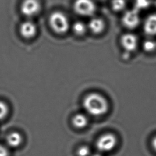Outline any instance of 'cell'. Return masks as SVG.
<instances>
[{"label":"cell","instance_id":"12","mask_svg":"<svg viewBox=\"0 0 156 156\" xmlns=\"http://www.w3.org/2000/svg\"><path fill=\"white\" fill-rule=\"evenodd\" d=\"M72 124L77 129H83L88 125V119L86 115L82 113H77L73 116Z\"/></svg>","mask_w":156,"mask_h":156},{"label":"cell","instance_id":"3","mask_svg":"<svg viewBox=\"0 0 156 156\" xmlns=\"http://www.w3.org/2000/svg\"><path fill=\"white\" fill-rule=\"evenodd\" d=\"M73 9L80 16L93 17L96 12L97 5L93 0H74Z\"/></svg>","mask_w":156,"mask_h":156},{"label":"cell","instance_id":"23","mask_svg":"<svg viewBox=\"0 0 156 156\" xmlns=\"http://www.w3.org/2000/svg\"><path fill=\"white\" fill-rule=\"evenodd\" d=\"M155 5H156V0H155Z\"/></svg>","mask_w":156,"mask_h":156},{"label":"cell","instance_id":"8","mask_svg":"<svg viewBox=\"0 0 156 156\" xmlns=\"http://www.w3.org/2000/svg\"><path fill=\"white\" fill-rule=\"evenodd\" d=\"M121 44L124 51L132 52L135 51L138 45V39L135 35L132 33H126L121 37Z\"/></svg>","mask_w":156,"mask_h":156},{"label":"cell","instance_id":"10","mask_svg":"<svg viewBox=\"0 0 156 156\" xmlns=\"http://www.w3.org/2000/svg\"><path fill=\"white\" fill-rule=\"evenodd\" d=\"M143 29L144 32L149 36L156 35V14H152L147 17Z\"/></svg>","mask_w":156,"mask_h":156},{"label":"cell","instance_id":"2","mask_svg":"<svg viewBox=\"0 0 156 156\" xmlns=\"http://www.w3.org/2000/svg\"><path fill=\"white\" fill-rule=\"evenodd\" d=\"M48 22L51 29L58 34L66 33L70 27V23L68 16L60 10L52 12L49 16Z\"/></svg>","mask_w":156,"mask_h":156},{"label":"cell","instance_id":"5","mask_svg":"<svg viewBox=\"0 0 156 156\" xmlns=\"http://www.w3.org/2000/svg\"><path fill=\"white\" fill-rule=\"evenodd\" d=\"M117 138L115 135L107 133L98 138L96 143L98 150L101 152H107L112 151L116 146Z\"/></svg>","mask_w":156,"mask_h":156},{"label":"cell","instance_id":"1","mask_svg":"<svg viewBox=\"0 0 156 156\" xmlns=\"http://www.w3.org/2000/svg\"><path fill=\"white\" fill-rule=\"evenodd\" d=\"M83 106L88 114L94 116L103 115L108 110L107 99L97 93H91L87 95L83 101Z\"/></svg>","mask_w":156,"mask_h":156},{"label":"cell","instance_id":"17","mask_svg":"<svg viewBox=\"0 0 156 156\" xmlns=\"http://www.w3.org/2000/svg\"><path fill=\"white\" fill-rule=\"evenodd\" d=\"M77 156H91V150L87 146H82L77 150Z\"/></svg>","mask_w":156,"mask_h":156},{"label":"cell","instance_id":"14","mask_svg":"<svg viewBox=\"0 0 156 156\" xmlns=\"http://www.w3.org/2000/svg\"><path fill=\"white\" fill-rule=\"evenodd\" d=\"M126 5V0H112L110 6L115 12H121L123 10Z\"/></svg>","mask_w":156,"mask_h":156},{"label":"cell","instance_id":"16","mask_svg":"<svg viewBox=\"0 0 156 156\" xmlns=\"http://www.w3.org/2000/svg\"><path fill=\"white\" fill-rule=\"evenodd\" d=\"M8 112V105L4 102L0 101V120H2L6 117Z\"/></svg>","mask_w":156,"mask_h":156},{"label":"cell","instance_id":"13","mask_svg":"<svg viewBox=\"0 0 156 156\" xmlns=\"http://www.w3.org/2000/svg\"><path fill=\"white\" fill-rule=\"evenodd\" d=\"M71 29L74 34L78 36H82L87 32L88 27L83 22L81 21H77L73 24Z\"/></svg>","mask_w":156,"mask_h":156},{"label":"cell","instance_id":"22","mask_svg":"<svg viewBox=\"0 0 156 156\" xmlns=\"http://www.w3.org/2000/svg\"><path fill=\"white\" fill-rule=\"evenodd\" d=\"M91 156H103L102 154H101L100 153H97V154H94L91 155Z\"/></svg>","mask_w":156,"mask_h":156},{"label":"cell","instance_id":"24","mask_svg":"<svg viewBox=\"0 0 156 156\" xmlns=\"http://www.w3.org/2000/svg\"><path fill=\"white\" fill-rule=\"evenodd\" d=\"M101 1H105V0H101Z\"/></svg>","mask_w":156,"mask_h":156},{"label":"cell","instance_id":"15","mask_svg":"<svg viewBox=\"0 0 156 156\" xmlns=\"http://www.w3.org/2000/svg\"><path fill=\"white\" fill-rule=\"evenodd\" d=\"M143 48L146 52H153L156 49V41L150 39L146 40L143 43Z\"/></svg>","mask_w":156,"mask_h":156},{"label":"cell","instance_id":"9","mask_svg":"<svg viewBox=\"0 0 156 156\" xmlns=\"http://www.w3.org/2000/svg\"><path fill=\"white\" fill-rule=\"evenodd\" d=\"M87 27L93 34L98 35L104 31L106 27L105 21L101 17L94 16L89 21Z\"/></svg>","mask_w":156,"mask_h":156},{"label":"cell","instance_id":"7","mask_svg":"<svg viewBox=\"0 0 156 156\" xmlns=\"http://www.w3.org/2000/svg\"><path fill=\"white\" fill-rule=\"evenodd\" d=\"M20 35L24 38L30 39L35 36L37 33L36 24L30 20H26L22 22L19 27Z\"/></svg>","mask_w":156,"mask_h":156},{"label":"cell","instance_id":"11","mask_svg":"<svg viewBox=\"0 0 156 156\" xmlns=\"http://www.w3.org/2000/svg\"><path fill=\"white\" fill-rule=\"evenodd\" d=\"M23 138L21 135L16 132L9 133L6 138L7 144L11 147H17L22 143Z\"/></svg>","mask_w":156,"mask_h":156},{"label":"cell","instance_id":"18","mask_svg":"<svg viewBox=\"0 0 156 156\" xmlns=\"http://www.w3.org/2000/svg\"><path fill=\"white\" fill-rule=\"evenodd\" d=\"M149 5V0H135L136 9L138 10L140 9L147 7Z\"/></svg>","mask_w":156,"mask_h":156},{"label":"cell","instance_id":"21","mask_svg":"<svg viewBox=\"0 0 156 156\" xmlns=\"http://www.w3.org/2000/svg\"><path fill=\"white\" fill-rule=\"evenodd\" d=\"M130 52L125 51V52L122 54V57H123V58L124 60H127V59H128L130 57Z\"/></svg>","mask_w":156,"mask_h":156},{"label":"cell","instance_id":"20","mask_svg":"<svg viewBox=\"0 0 156 156\" xmlns=\"http://www.w3.org/2000/svg\"><path fill=\"white\" fill-rule=\"evenodd\" d=\"M152 146L155 151L156 152V136H154L152 140Z\"/></svg>","mask_w":156,"mask_h":156},{"label":"cell","instance_id":"6","mask_svg":"<svg viewBox=\"0 0 156 156\" xmlns=\"http://www.w3.org/2000/svg\"><path fill=\"white\" fill-rule=\"evenodd\" d=\"M140 18L138 10L136 9L127 10L122 17V23L128 29H134L140 23Z\"/></svg>","mask_w":156,"mask_h":156},{"label":"cell","instance_id":"19","mask_svg":"<svg viewBox=\"0 0 156 156\" xmlns=\"http://www.w3.org/2000/svg\"><path fill=\"white\" fill-rule=\"evenodd\" d=\"M10 153L7 147L0 144V156H9Z\"/></svg>","mask_w":156,"mask_h":156},{"label":"cell","instance_id":"4","mask_svg":"<svg viewBox=\"0 0 156 156\" xmlns=\"http://www.w3.org/2000/svg\"><path fill=\"white\" fill-rule=\"evenodd\" d=\"M42 9L40 0H23L20 6L21 14L27 18L38 15Z\"/></svg>","mask_w":156,"mask_h":156}]
</instances>
